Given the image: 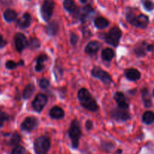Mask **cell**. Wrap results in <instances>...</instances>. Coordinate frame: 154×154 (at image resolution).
<instances>
[{"label": "cell", "mask_w": 154, "mask_h": 154, "mask_svg": "<svg viewBox=\"0 0 154 154\" xmlns=\"http://www.w3.org/2000/svg\"><path fill=\"white\" fill-rule=\"evenodd\" d=\"M78 99L80 104L87 111L96 112L99 110V105L96 99L93 97L91 93L86 88H81L78 93Z\"/></svg>", "instance_id": "cell-1"}, {"label": "cell", "mask_w": 154, "mask_h": 154, "mask_svg": "<svg viewBox=\"0 0 154 154\" xmlns=\"http://www.w3.org/2000/svg\"><path fill=\"white\" fill-rule=\"evenodd\" d=\"M68 134L72 141V147L73 149H78L80 144V139L82 136V129L79 121L77 119L71 122Z\"/></svg>", "instance_id": "cell-2"}, {"label": "cell", "mask_w": 154, "mask_h": 154, "mask_svg": "<svg viewBox=\"0 0 154 154\" xmlns=\"http://www.w3.org/2000/svg\"><path fill=\"white\" fill-rule=\"evenodd\" d=\"M51 147V140L46 135L38 137L33 142V150L35 154H48Z\"/></svg>", "instance_id": "cell-3"}, {"label": "cell", "mask_w": 154, "mask_h": 154, "mask_svg": "<svg viewBox=\"0 0 154 154\" xmlns=\"http://www.w3.org/2000/svg\"><path fill=\"white\" fill-rule=\"evenodd\" d=\"M122 37V31L119 27L114 26L105 35L104 40L108 45L117 48Z\"/></svg>", "instance_id": "cell-4"}, {"label": "cell", "mask_w": 154, "mask_h": 154, "mask_svg": "<svg viewBox=\"0 0 154 154\" xmlns=\"http://www.w3.org/2000/svg\"><path fill=\"white\" fill-rule=\"evenodd\" d=\"M55 2L54 0H45L41 7V15L45 22H48L51 19L54 14Z\"/></svg>", "instance_id": "cell-5"}, {"label": "cell", "mask_w": 154, "mask_h": 154, "mask_svg": "<svg viewBox=\"0 0 154 154\" xmlns=\"http://www.w3.org/2000/svg\"><path fill=\"white\" fill-rule=\"evenodd\" d=\"M91 75L93 78L100 80L105 85H109L113 82L111 75L99 66H95L91 71Z\"/></svg>", "instance_id": "cell-6"}, {"label": "cell", "mask_w": 154, "mask_h": 154, "mask_svg": "<svg viewBox=\"0 0 154 154\" xmlns=\"http://www.w3.org/2000/svg\"><path fill=\"white\" fill-rule=\"evenodd\" d=\"M39 121L38 118L33 116H29V117H26L25 120L22 122L20 125V128L22 131L26 132H32L34 129L38 126Z\"/></svg>", "instance_id": "cell-7"}, {"label": "cell", "mask_w": 154, "mask_h": 154, "mask_svg": "<svg viewBox=\"0 0 154 154\" xmlns=\"http://www.w3.org/2000/svg\"><path fill=\"white\" fill-rule=\"evenodd\" d=\"M48 98L46 95L44 93H38L33 99L32 102V106L35 111L40 113L45 108V105L48 103Z\"/></svg>", "instance_id": "cell-8"}, {"label": "cell", "mask_w": 154, "mask_h": 154, "mask_svg": "<svg viewBox=\"0 0 154 154\" xmlns=\"http://www.w3.org/2000/svg\"><path fill=\"white\" fill-rule=\"evenodd\" d=\"M15 48L18 53H21L23 50L29 47V41L24 34L21 32H17L15 34L14 38Z\"/></svg>", "instance_id": "cell-9"}, {"label": "cell", "mask_w": 154, "mask_h": 154, "mask_svg": "<svg viewBox=\"0 0 154 154\" xmlns=\"http://www.w3.org/2000/svg\"><path fill=\"white\" fill-rule=\"evenodd\" d=\"M111 114L113 119L119 122L127 121L131 117L130 114L128 112V110L121 109L120 108H114Z\"/></svg>", "instance_id": "cell-10"}, {"label": "cell", "mask_w": 154, "mask_h": 154, "mask_svg": "<svg viewBox=\"0 0 154 154\" xmlns=\"http://www.w3.org/2000/svg\"><path fill=\"white\" fill-rule=\"evenodd\" d=\"M94 12L95 11L93 8L90 5H87L84 6L82 8L78 9V12L76 14V16L78 17L80 20L81 21V23L84 24L88 20L89 17L91 16V14H94Z\"/></svg>", "instance_id": "cell-11"}, {"label": "cell", "mask_w": 154, "mask_h": 154, "mask_svg": "<svg viewBox=\"0 0 154 154\" xmlns=\"http://www.w3.org/2000/svg\"><path fill=\"white\" fill-rule=\"evenodd\" d=\"M114 99L117 103V108L124 110H129V103L127 102V99H126L124 93L120 91L116 92L114 95Z\"/></svg>", "instance_id": "cell-12"}, {"label": "cell", "mask_w": 154, "mask_h": 154, "mask_svg": "<svg viewBox=\"0 0 154 154\" xmlns=\"http://www.w3.org/2000/svg\"><path fill=\"white\" fill-rule=\"evenodd\" d=\"M32 23V16L29 13H24L23 16L17 21V26L20 29H25L29 28L31 25Z\"/></svg>", "instance_id": "cell-13"}, {"label": "cell", "mask_w": 154, "mask_h": 154, "mask_svg": "<svg viewBox=\"0 0 154 154\" xmlns=\"http://www.w3.org/2000/svg\"><path fill=\"white\" fill-rule=\"evenodd\" d=\"M101 47V44L97 41H92L89 42L85 47L84 51L87 54L90 56H93L96 54V53L99 51Z\"/></svg>", "instance_id": "cell-14"}, {"label": "cell", "mask_w": 154, "mask_h": 154, "mask_svg": "<svg viewBox=\"0 0 154 154\" xmlns=\"http://www.w3.org/2000/svg\"><path fill=\"white\" fill-rule=\"evenodd\" d=\"M149 24V17L145 14H141L136 16L133 26L137 28L146 29Z\"/></svg>", "instance_id": "cell-15"}, {"label": "cell", "mask_w": 154, "mask_h": 154, "mask_svg": "<svg viewBox=\"0 0 154 154\" xmlns=\"http://www.w3.org/2000/svg\"><path fill=\"white\" fill-rule=\"evenodd\" d=\"M124 75L126 79L131 81H136L141 78V73L136 69H128L124 71Z\"/></svg>", "instance_id": "cell-16"}, {"label": "cell", "mask_w": 154, "mask_h": 154, "mask_svg": "<svg viewBox=\"0 0 154 154\" xmlns=\"http://www.w3.org/2000/svg\"><path fill=\"white\" fill-rule=\"evenodd\" d=\"M50 117L53 120H60L65 117V111L59 106H54L50 110Z\"/></svg>", "instance_id": "cell-17"}, {"label": "cell", "mask_w": 154, "mask_h": 154, "mask_svg": "<svg viewBox=\"0 0 154 154\" xmlns=\"http://www.w3.org/2000/svg\"><path fill=\"white\" fill-rule=\"evenodd\" d=\"M48 60V57L46 54H43L39 55L38 57H37L35 58V69L37 72H42V71L45 69V63Z\"/></svg>", "instance_id": "cell-18"}, {"label": "cell", "mask_w": 154, "mask_h": 154, "mask_svg": "<svg viewBox=\"0 0 154 154\" xmlns=\"http://www.w3.org/2000/svg\"><path fill=\"white\" fill-rule=\"evenodd\" d=\"M45 32L48 35L54 36L58 33L59 32V23L57 21L54 20L50 22L45 28Z\"/></svg>", "instance_id": "cell-19"}, {"label": "cell", "mask_w": 154, "mask_h": 154, "mask_svg": "<svg viewBox=\"0 0 154 154\" xmlns=\"http://www.w3.org/2000/svg\"><path fill=\"white\" fill-rule=\"evenodd\" d=\"M63 7L71 14L76 15L78 8L75 5L74 0H64L63 1Z\"/></svg>", "instance_id": "cell-20"}, {"label": "cell", "mask_w": 154, "mask_h": 154, "mask_svg": "<svg viewBox=\"0 0 154 154\" xmlns=\"http://www.w3.org/2000/svg\"><path fill=\"white\" fill-rule=\"evenodd\" d=\"M3 17H4V19L6 22L11 23L17 20V13L14 10H13V9L8 8L5 11L4 13H3Z\"/></svg>", "instance_id": "cell-21"}, {"label": "cell", "mask_w": 154, "mask_h": 154, "mask_svg": "<svg viewBox=\"0 0 154 154\" xmlns=\"http://www.w3.org/2000/svg\"><path fill=\"white\" fill-rule=\"evenodd\" d=\"M109 20L103 17H98L95 19L94 25L99 29H104L109 26Z\"/></svg>", "instance_id": "cell-22"}, {"label": "cell", "mask_w": 154, "mask_h": 154, "mask_svg": "<svg viewBox=\"0 0 154 154\" xmlns=\"http://www.w3.org/2000/svg\"><path fill=\"white\" fill-rule=\"evenodd\" d=\"M101 57L102 59L104 61L106 62H110L114 59V57H115V52L113 49L111 48H105L103 51H102V54H101Z\"/></svg>", "instance_id": "cell-23"}, {"label": "cell", "mask_w": 154, "mask_h": 154, "mask_svg": "<svg viewBox=\"0 0 154 154\" xmlns=\"http://www.w3.org/2000/svg\"><path fill=\"white\" fill-rule=\"evenodd\" d=\"M35 91V87L34 84H27L25 87V88L23 89V91L22 96L23 98V99L26 100V99H29V98L32 96Z\"/></svg>", "instance_id": "cell-24"}, {"label": "cell", "mask_w": 154, "mask_h": 154, "mask_svg": "<svg viewBox=\"0 0 154 154\" xmlns=\"http://www.w3.org/2000/svg\"><path fill=\"white\" fill-rule=\"evenodd\" d=\"M115 146L116 144L112 141H102L101 142V150L104 153H111L114 150V149L115 148Z\"/></svg>", "instance_id": "cell-25"}, {"label": "cell", "mask_w": 154, "mask_h": 154, "mask_svg": "<svg viewBox=\"0 0 154 154\" xmlns=\"http://www.w3.org/2000/svg\"><path fill=\"white\" fill-rule=\"evenodd\" d=\"M141 96L144 105L146 108H150L152 106V100L150 98V93L147 88H144L141 90Z\"/></svg>", "instance_id": "cell-26"}, {"label": "cell", "mask_w": 154, "mask_h": 154, "mask_svg": "<svg viewBox=\"0 0 154 154\" xmlns=\"http://www.w3.org/2000/svg\"><path fill=\"white\" fill-rule=\"evenodd\" d=\"M146 46H147V44L146 42H143L141 44H139L138 45H137L136 47L134 49V53H135V55L138 57H143L146 56Z\"/></svg>", "instance_id": "cell-27"}, {"label": "cell", "mask_w": 154, "mask_h": 154, "mask_svg": "<svg viewBox=\"0 0 154 154\" xmlns=\"http://www.w3.org/2000/svg\"><path fill=\"white\" fill-rule=\"evenodd\" d=\"M142 120L145 124L150 125L154 123V113L153 111H147L143 114Z\"/></svg>", "instance_id": "cell-28"}, {"label": "cell", "mask_w": 154, "mask_h": 154, "mask_svg": "<svg viewBox=\"0 0 154 154\" xmlns=\"http://www.w3.org/2000/svg\"><path fill=\"white\" fill-rule=\"evenodd\" d=\"M135 18H136V15H135L134 11L130 8H127L126 9V19L127 22L133 26Z\"/></svg>", "instance_id": "cell-29"}, {"label": "cell", "mask_w": 154, "mask_h": 154, "mask_svg": "<svg viewBox=\"0 0 154 154\" xmlns=\"http://www.w3.org/2000/svg\"><path fill=\"white\" fill-rule=\"evenodd\" d=\"M21 141V135L17 132H14L11 136L10 140H9L8 144L10 146H17L19 145V144Z\"/></svg>", "instance_id": "cell-30"}, {"label": "cell", "mask_w": 154, "mask_h": 154, "mask_svg": "<svg viewBox=\"0 0 154 154\" xmlns=\"http://www.w3.org/2000/svg\"><path fill=\"white\" fill-rule=\"evenodd\" d=\"M23 60H20L19 63H16V62L13 61V60H8V61L5 63V67L6 69H9V70H13V69H16L18 66H23Z\"/></svg>", "instance_id": "cell-31"}, {"label": "cell", "mask_w": 154, "mask_h": 154, "mask_svg": "<svg viewBox=\"0 0 154 154\" xmlns=\"http://www.w3.org/2000/svg\"><path fill=\"white\" fill-rule=\"evenodd\" d=\"M29 47L31 49H38L41 47V42L36 38H31L29 41Z\"/></svg>", "instance_id": "cell-32"}, {"label": "cell", "mask_w": 154, "mask_h": 154, "mask_svg": "<svg viewBox=\"0 0 154 154\" xmlns=\"http://www.w3.org/2000/svg\"><path fill=\"white\" fill-rule=\"evenodd\" d=\"M9 120H10V116L7 113L0 111V128L4 126V123L8 121Z\"/></svg>", "instance_id": "cell-33"}, {"label": "cell", "mask_w": 154, "mask_h": 154, "mask_svg": "<svg viewBox=\"0 0 154 154\" xmlns=\"http://www.w3.org/2000/svg\"><path fill=\"white\" fill-rule=\"evenodd\" d=\"M26 152V150L25 147L20 145H17L14 147L12 151L11 152V154H25Z\"/></svg>", "instance_id": "cell-34"}, {"label": "cell", "mask_w": 154, "mask_h": 154, "mask_svg": "<svg viewBox=\"0 0 154 154\" xmlns=\"http://www.w3.org/2000/svg\"><path fill=\"white\" fill-rule=\"evenodd\" d=\"M143 5L147 11H151L154 9V2L151 0H144Z\"/></svg>", "instance_id": "cell-35"}, {"label": "cell", "mask_w": 154, "mask_h": 154, "mask_svg": "<svg viewBox=\"0 0 154 154\" xmlns=\"http://www.w3.org/2000/svg\"><path fill=\"white\" fill-rule=\"evenodd\" d=\"M38 85L40 88L42 89V90H47L50 87L49 80L46 79V78H42V79L39 81Z\"/></svg>", "instance_id": "cell-36"}, {"label": "cell", "mask_w": 154, "mask_h": 154, "mask_svg": "<svg viewBox=\"0 0 154 154\" xmlns=\"http://www.w3.org/2000/svg\"><path fill=\"white\" fill-rule=\"evenodd\" d=\"M78 40H79V37L75 33L72 32L70 34V44L72 46H75L78 44Z\"/></svg>", "instance_id": "cell-37"}, {"label": "cell", "mask_w": 154, "mask_h": 154, "mask_svg": "<svg viewBox=\"0 0 154 154\" xmlns=\"http://www.w3.org/2000/svg\"><path fill=\"white\" fill-rule=\"evenodd\" d=\"M85 127H86V129H87V131L91 130V129L93 128V121L90 120H87V122H86V123H85Z\"/></svg>", "instance_id": "cell-38"}, {"label": "cell", "mask_w": 154, "mask_h": 154, "mask_svg": "<svg viewBox=\"0 0 154 154\" xmlns=\"http://www.w3.org/2000/svg\"><path fill=\"white\" fill-rule=\"evenodd\" d=\"M6 45H7V42H6L5 39L3 38V36L0 34V49L5 48Z\"/></svg>", "instance_id": "cell-39"}, {"label": "cell", "mask_w": 154, "mask_h": 154, "mask_svg": "<svg viewBox=\"0 0 154 154\" xmlns=\"http://www.w3.org/2000/svg\"><path fill=\"white\" fill-rule=\"evenodd\" d=\"M146 49H147V51H153L154 50V45H147V46H146Z\"/></svg>", "instance_id": "cell-40"}, {"label": "cell", "mask_w": 154, "mask_h": 154, "mask_svg": "<svg viewBox=\"0 0 154 154\" xmlns=\"http://www.w3.org/2000/svg\"><path fill=\"white\" fill-rule=\"evenodd\" d=\"M116 153H117V154H122V153H123V150H122V149H118V150L116 151Z\"/></svg>", "instance_id": "cell-41"}, {"label": "cell", "mask_w": 154, "mask_h": 154, "mask_svg": "<svg viewBox=\"0 0 154 154\" xmlns=\"http://www.w3.org/2000/svg\"><path fill=\"white\" fill-rule=\"evenodd\" d=\"M81 3H86L87 2V0H80Z\"/></svg>", "instance_id": "cell-42"}, {"label": "cell", "mask_w": 154, "mask_h": 154, "mask_svg": "<svg viewBox=\"0 0 154 154\" xmlns=\"http://www.w3.org/2000/svg\"><path fill=\"white\" fill-rule=\"evenodd\" d=\"M153 96H154V90H153Z\"/></svg>", "instance_id": "cell-43"}, {"label": "cell", "mask_w": 154, "mask_h": 154, "mask_svg": "<svg viewBox=\"0 0 154 154\" xmlns=\"http://www.w3.org/2000/svg\"><path fill=\"white\" fill-rule=\"evenodd\" d=\"M28 1H30V0H28Z\"/></svg>", "instance_id": "cell-44"}]
</instances>
